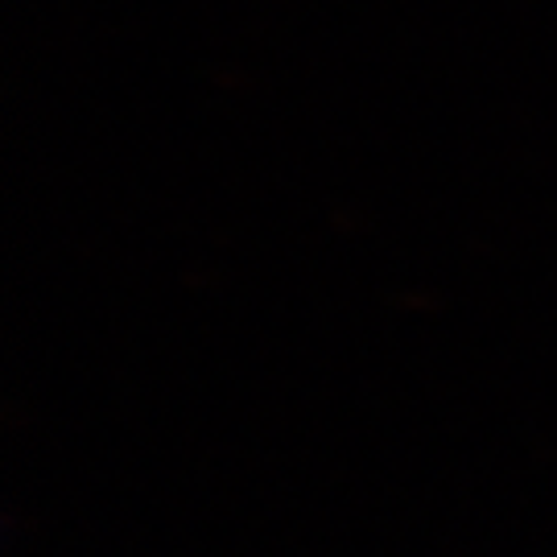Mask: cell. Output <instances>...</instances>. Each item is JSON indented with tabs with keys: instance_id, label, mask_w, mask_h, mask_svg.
Listing matches in <instances>:
<instances>
[]
</instances>
